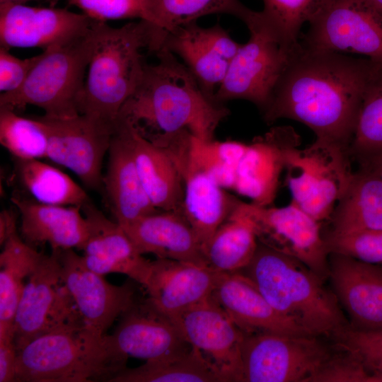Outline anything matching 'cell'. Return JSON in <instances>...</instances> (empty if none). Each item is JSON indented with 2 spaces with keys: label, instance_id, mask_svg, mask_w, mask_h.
<instances>
[{
  "label": "cell",
  "instance_id": "cell-35",
  "mask_svg": "<svg viewBox=\"0 0 382 382\" xmlns=\"http://www.w3.org/2000/svg\"><path fill=\"white\" fill-rule=\"evenodd\" d=\"M332 0H262L259 23L286 51L299 42L304 23H311Z\"/></svg>",
  "mask_w": 382,
  "mask_h": 382
},
{
  "label": "cell",
  "instance_id": "cell-38",
  "mask_svg": "<svg viewBox=\"0 0 382 382\" xmlns=\"http://www.w3.org/2000/svg\"><path fill=\"white\" fill-rule=\"evenodd\" d=\"M248 144L236 141H202L192 135L189 151L195 163L221 187L233 190L238 165Z\"/></svg>",
  "mask_w": 382,
  "mask_h": 382
},
{
  "label": "cell",
  "instance_id": "cell-26",
  "mask_svg": "<svg viewBox=\"0 0 382 382\" xmlns=\"http://www.w3.org/2000/svg\"><path fill=\"white\" fill-rule=\"evenodd\" d=\"M21 214V231L31 245L48 243L52 250H83L88 225L82 207L59 206L13 197Z\"/></svg>",
  "mask_w": 382,
  "mask_h": 382
},
{
  "label": "cell",
  "instance_id": "cell-27",
  "mask_svg": "<svg viewBox=\"0 0 382 382\" xmlns=\"http://www.w3.org/2000/svg\"><path fill=\"white\" fill-rule=\"evenodd\" d=\"M117 120L125 127L140 180L154 206L158 210L182 212L183 182L169 154L128 122Z\"/></svg>",
  "mask_w": 382,
  "mask_h": 382
},
{
  "label": "cell",
  "instance_id": "cell-2",
  "mask_svg": "<svg viewBox=\"0 0 382 382\" xmlns=\"http://www.w3.org/2000/svg\"><path fill=\"white\" fill-rule=\"evenodd\" d=\"M154 54L157 63L146 64L140 83L117 119L128 122L151 141L181 131L202 141L214 139L229 110L208 96L167 48L162 46Z\"/></svg>",
  "mask_w": 382,
  "mask_h": 382
},
{
  "label": "cell",
  "instance_id": "cell-33",
  "mask_svg": "<svg viewBox=\"0 0 382 382\" xmlns=\"http://www.w3.org/2000/svg\"><path fill=\"white\" fill-rule=\"evenodd\" d=\"M193 23L167 32L163 46L183 59L203 91L214 98L224 79L229 62L199 40Z\"/></svg>",
  "mask_w": 382,
  "mask_h": 382
},
{
  "label": "cell",
  "instance_id": "cell-37",
  "mask_svg": "<svg viewBox=\"0 0 382 382\" xmlns=\"http://www.w3.org/2000/svg\"><path fill=\"white\" fill-rule=\"evenodd\" d=\"M0 143L16 159L47 158V132L37 117H24L0 108Z\"/></svg>",
  "mask_w": 382,
  "mask_h": 382
},
{
  "label": "cell",
  "instance_id": "cell-16",
  "mask_svg": "<svg viewBox=\"0 0 382 382\" xmlns=\"http://www.w3.org/2000/svg\"><path fill=\"white\" fill-rule=\"evenodd\" d=\"M94 21L65 8L0 4V47L44 51L87 33Z\"/></svg>",
  "mask_w": 382,
  "mask_h": 382
},
{
  "label": "cell",
  "instance_id": "cell-20",
  "mask_svg": "<svg viewBox=\"0 0 382 382\" xmlns=\"http://www.w3.org/2000/svg\"><path fill=\"white\" fill-rule=\"evenodd\" d=\"M115 330L108 337L122 356L157 360L189 348L178 328L146 299L135 300L120 316Z\"/></svg>",
  "mask_w": 382,
  "mask_h": 382
},
{
  "label": "cell",
  "instance_id": "cell-48",
  "mask_svg": "<svg viewBox=\"0 0 382 382\" xmlns=\"http://www.w3.org/2000/svg\"><path fill=\"white\" fill-rule=\"evenodd\" d=\"M32 1L40 0H0V4H25V3ZM48 1V0H47Z\"/></svg>",
  "mask_w": 382,
  "mask_h": 382
},
{
  "label": "cell",
  "instance_id": "cell-29",
  "mask_svg": "<svg viewBox=\"0 0 382 382\" xmlns=\"http://www.w3.org/2000/svg\"><path fill=\"white\" fill-rule=\"evenodd\" d=\"M0 255V338L13 337L16 311L28 277L42 254L22 241L16 233L3 244Z\"/></svg>",
  "mask_w": 382,
  "mask_h": 382
},
{
  "label": "cell",
  "instance_id": "cell-32",
  "mask_svg": "<svg viewBox=\"0 0 382 382\" xmlns=\"http://www.w3.org/2000/svg\"><path fill=\"white\" fill-rule=\"evenodd\" d=\"M349 154L359 166L382 154V63L371 60Z\"/></svg>",
  "mask_w": 382,
  "mask_h": 382
},
{
  "label": "cell",
  "instance_id": "cell-8",
  "mask_svg": "<svg viewBox=\"0 0 382 382\" xmlns=\"http://www.w3.org/2000/svg\"><path fill=\"white\" fill-rule=\"evenodd\" d=\"M322 337L276 332L245 334L241 382H312L335 346Z\"/></svg>",
  "mask_w": 382,
  "mask_h": 382
},
{
  "label": "cell",
  "instance_id": "cell-36",
  "mask_svg": "<svg viewBox=\"0 0 382 382\" xmlns=\"http://www.w3.org/2000/svg\"><path fill=\"white\" fill-rule=\"evenodd\" d=\"M157 25L166 32L195 23L200 17L217 13L232 15L247 27L256 18L239 0H149Z\"/></svg>",
  "mask_w": 382,
  "mask_h": 382
},
{
  "label": "cell",
  "instance_id": "cell-41",
  "mask_svg": "<svg viewBox=\"0 0 382 382\" xmlns=\"http://www.w3.org/2000/svg\"><path fill=\"white\" fill-rule=\"evenodd\" d=\"M58 1L59 0H48L50 6H54ZM67 1L96 21L106 22L111 20L139 18L157 25L149 0H67Z\"/></svg>",
  "mask_w": 382,
  "mask_h": 382
},
{
  "label": "cell",
  "instance_id": "cell-14",
  "mask_svg": "<svg viewBox=\"0 0 382 382\" xmlns=\"http://www.w3.org/2000/svg\"><path fill=\"white\" fill-rule=\"evenodd\" d=\"M250 38L241 44L229 62L224 81L214 98L223 103L230 100H248L262 111L288 61L284 50L258 23L248 28Z\"/></svg>",
  "mask_w": 382,
  "mask_h": 382
},
{
  "label": "cell",
  "instance_id": "cell-4",
  "mask_svg": "<svg viewBox=\"0 0 382 382\" xmlns=\"http://www.w3.org/2000/svg\"><path fill=\"white\" fill-rule=\"evenodd\" d=\"M247 276L279 313L308 334L330 339L349 323L332 291L300 260L258 242Z\"/></svg>",
  "mask_w": 382,
  "mask_h": 382
},
{
  "label": "cell",
  "instance_id": "cell-13",
  "mask_svg": "<svg viewBox=\"0 0 382 382\" xmlns=\"http://www.w3.org/2000/svg\"><path fill=\"white\" fill-rule=\"evenodd\" d=\"M48 138L47 158L73 171L91 189L103 185L102 165L115 123L79 114L71 117H37Z\"/></svg>",
  "mask_w": 382,
  "mask_h": 382
},
{
  "label": "cell",
  "instance_id": "cell-3",
  "mask_svg": "<svg viewBox=\"0 0 382 382\" xmlns=\"http://www.w3.org/2000/svg\"><path fill=\"white\" fill-rule=\"evenodd\" d=\"M96 43L79 102V114L115 123L140 83L146 64L141 50L155 53L166 31L145 20L114 28L96 21Z\"/></svg>",
  "mask_w": 382,
  "mask_h": 382
},
{
  "label": "cell",
  "instance_id": "cell-12",
  "mask_svg": "<svg viewBox=\"0 0 382 382\" xmlns=\"http://www.w3.org/2000/svg\"><path fill=\"white\" fill-rule=\"evenodd\" d=\"M191 136L189 132L181 131L152 142L166 151L179 171L184 189L182 213L204 250L239 199L226 192L195 163L189 151Z\"/></svg>",
  "mask_w": 382,
  "mask_h": 382
},
{
  "label": "cell",
  "instance_id": "cell-42",
  "mask_svg": "<svg viewBox=\"0 0 382 382\" xmlns=\"http://www.w3.org/2000/svg\"><path fill=\"white\" fill-rule=\"evenodd\" d=\"M312 382H373V379L354 356L335 346Z\"/></svg>",
  "mask_w": 382,
  "mask_h": 382
},
{
  "label": "cell",
  "instance_id": "cell-17",
  "mask_svg": "<svg viewBox=\"0 0 382 382\" xmlns=\"http://www.w3.org/2000/svg\"><path fill=\"white\" fill-rule=\"evenodd\" d=\"M64 279L85 326L103 336L115 319L134 301L129 284L115 286L88 268L73 249L57 250Z\"/></svg>",
  "mask_w": 382,
  "mask_h": 382
},
{
  "label": "cell",
  "instance_id": "cell-19",
  "mask_svg": "<svg viewBox=\"0 0 382 382\" xmlns=\"http://www.w3.org/2000/svg\"><path fill=\"white\" fill-rule=\"evenodd\" d=\"M88 225V236L83 248L86 265L102 275L121 273L146 285L151 261L139 253L124 228L107 218L89 200L81 207Z\"/></svg>",
  "mask_w": 382,
  "mask_h": 382
},
{
  "label": "cell",
  "instance_id": "cell-21",
  "mask_svg": "<svg viewBox=\"0 0 382 382\" xmlns=\"http://www.w3.org/2000/svg\"><path fill=\"white\" fill-rule=\"evenodd\" d=\"M218 273L207 265L170 259L151 261L147 301L172 322L213 292Z\"/></svg>",
  "mask_w": 382,
  "mask_h": 382
},
{
  "label": "cell",
  "instance_id": "cell-23",
  "mask_svg": "<svg viewBox=\"0 0 382 382\" xmlns=\"http://www.w3.org/2000/svg\"><path fill=\"white\" fill-rule=\"evenodd\" d=\"M299 136L290 127L272 128L248 144L236 173L233 190L260 206L274 200L284 168L283 150Z\"/></svg>",
  "mask_w": 382,
  "mask_h": 382
},
{
  "label": "cell",
  "instance_id": "cell-47",
  "mask_svg": "<svg viewBox=\"0 0 382 382\" xmlns=\"http://www.w3.org/2000/svg\"><path fill=\"white\" fill-rule=\"evenodd\" d=\"M359 168L369 169L374 172L382 181V154L375 157L369 162L359 166Z\"/></svg>",
  "mask_w": 382,
  "mask_h": 382
},
{
  "label": "cell",
  "instance_id": "cell-44",
  "mask_svg": "<svg viewBox=\"0 0 382 382\" xmlns=\"http://www.w3.org/2000/svg\"><path fill=\"white\" fill-rule=\"evenodd\" d=\"M194 31L207 47L228 62L238 51L241 44L233 40L229 34L219 25L202 28L193 23Z\"/></svg>",
  "mask_w": 382,
  "mask_h": 382
},
{
  "label": "cell",
  "instance_id": "cell-45",
  "mask_svg": "<svg viewBox=\"0 0 382 382\" xmlns=\"http://www.w3.org/2000/svg\"><path fill=\"white\" fill-rule=\"evenodd\" d=\"M17 349L13 337L0 338V382H13Z\"/></svg>",
  "mask_w": 382,
  "mask_h": 382
},
{
  "label": "cell",
  "instance_id": "cell-6",
  "mask_svg": "<svg viewBox=\"0 0 382 382\" xmlns=\"http://www.w3.org/2000/svg\"><path fill=\"white\" fill-rule=\"evenodd\" d=\"M95 22L87 33L42 51L23 84L16 91L0 94V108L16 112L31 105L50 117L79 115L85 74L95 47Z\"/></svg>",
  "mask_w": 382,
  "mask_h": 382
},
{
  "label": "cell",
  "instance_id": "cell-22",
  "mask_svg": "<svg viewBox=\"0 0 382 382\" xmlns=\"http://www.w3.org/2000/svg\"><path fill=\"white\" fill-rule=\"evenodd\" d=\"M212 297L245 333L310 335L277 311L241 272L218 273Z\"/></svg>",
  "mask_w": 382,
  "mask_h": 382
},
{
  "label": "cell",
  "instance_id": "cell-43",
  "mask_svg": "<svg viewBox=\"0 0 382 382\" xmlns=\"http://www.w3.org/2000/svg\"><path fill=\"white\" fill-rule=\"evenodd\" d=\"M42 56V52L22 59L11 54L9 50L0 47L1 93L11 92L19 88Z\"/></svg>",
  "mask_w": 382,
  "mask_h": 382
},
{
  "label": "cell",
  "instance_id": "cell-7",
  "mask_svg": "<svg viewBox=\"0 0 382 382\" xmlns=\"http://www.w3.org/2000/svg\"><path fill=\"white\" fill-rule=\"evenodd\" d=\"M299 143L283 150L291 201L320 223L328 221L354 173L349 150L316 139L304 149Z\"/></svg>",
  "mask_w": 382,
  "mask_h": 382
},
{
  "label": "cell",
  "instance_id": "cell-24",
  "mask_svg": "<svg viewBox=\"0 0 382 382\" xmlns=\"http://www.w3.org/2000/svg\"><path fill=\"white\" fill-rule=\"evenodd\" d=\"M108 162L103 183L115 221L122 226L154 213L140 180L124 125L116 121L108 150Z\"/></svg>",
  "mask_w": 382,
  "mask_h": 382
},
{
  "label": "cell",
  "instance_id": "cell-40",
  "mask_svg": "<svg viewBox=\"0 0 382 382\" xmlns=\"http://www.w3.org/2000/svg\"><path fill=\"white\" fill-rule=\"evenodd\" d=\"M323 239L328 254L342 255L370 264H382V230L329 232Z\"/></svg>",
  "mask_w": 382,
  "mask_h": 382
},
{
  "label": "cell",
  "instance_id": "cell-30",
  "mask_svg": "<svg viewBox=\"0 0 382 382\" xmlns=\"http://www.w3.org/2000/svg\"><path fill=\"white\" fill-rule=\"evenodd\" d=\"M238 204L204 248L207 265L216 272L242 270L253 259L258 245L253 224Z\"/></svg>",
  "mask_w": 382,
  "mask_h": 382
},
{
  "label": "cell",
  "instance_id": "cell-1",
  "mask_svg": "<svg viewBox=\"0 0 382 382\" xmlns=\"http://www.w3.org/2000/svg\"><path fill=\"white\" fill-rule=\"evenodd\" d=\"M371 60L299 43L262 110L267 123L299 122L316 139L349 150Z\"/></svg>",
  "mask_w": 382,
  "mask_h": 382
},
{
  "label": "cell",
  "instance_id": "cell-9",
  "mask_svg": "<svg viewBox=\"0 0 382 382\" xmlns=\"http://www.w3.org/2000/svg\"><path fill=\"white\" fill-rule=\"evenodd\" d=\"M86 327L64 279L59 252L42 255L28 277L16 311L13 341L17 351L52 332Z\"/></svg>",
  "mask_w": 382,
  "mask_h": 382
},
{
  "label": "cell",
  "instance_id": "cell-39",
  "mask_svg": "<svg viewBox=\"0 0 382 382\" xmlns=\"http://www.w3.org/2000/svg\"><path fill=\"white\" fill-rule=\"evenodd\" d=\"M333 345L354 356L373 382H382V329L361 330L349 324L330 338Z\"/></svg>",
  "mask_w": 382,
  "mask_h": 382
},
{
  "label": "cell",
  "instance_id": "cell-34",
  "mask_svg": "<svg viewBox=\"0 0 382 382\" xmlns=\"http://www.w3.org/2000/svg\"><path fill=\"white\" fill-rule=\"evenodd\" d=\"M17 160V172L34 200L45 204L82 207L86 192L62 170L39 159Z\"/></svg>",
  "mask_w": 382,
  "mask_h": 382
},
{
  "label": "cell",
  "instance_id": "cell-46",
  "mask_svg": "<svg viewBox=\"0 0 382 382\" xmlns=\"http://www.w3.org/2000/svg\"><path fill=\"white\" fill-rule=\"evenodd\" d=\"M16 219L14 213L10 210H4L0 214V243L4 244L5 241L14 233L16 229Z\"/></svg>",
  "mask_w": 382,
  "mask_h": 382
},
{
  "label": "cell",
  "instance_id": "cell-10",
  "mask_svg": "<svg viewBox=\"0 0 382 382\" xmlns=\"http://www.w3.org/2000/svg\"><path fill=\"white\" fill-rule=\"evenodd\" d=\"M239 209L253 224L259 243L296 258L323 280L329 276V254L320 224L293 202L281 207L239 200Z\"/></svg>",
  "mask_w": 382,
  "mask_h": 382
},
{
  "label": "cell",
  "instance_id": "cell-18",
  "mask_svg": "<svg viewBox=\"0 0 382 382\" xmlns=\"http://www.w3.org/2000/svg\"><path fill=\"white\" fill-rule=\"evenodd\" d=\"M332 291L349 318L361 330L382 329V267L354 258L329 254Z\"/></svg>",
  "mask_w": 382,
  "mask_h": 382
},
{
  "label": "cell",
  "instance_id": "cell-31",
  "mask_svg": "<svg viewBox=\"0 0 382 382\" xmlns=\"http://www.w3.org/2000/svg\"><path fill=\"white\" fill-rule=\"evenodd\" d=\"M110 382H224L203 355L190 346L168 357L125 368Z\"/></svg>",
  "mask_w": 382,
  "mask_h": 382
},
{
  "label": "cell",
  "instance_id": "cell-49",
  "mask_svg": "<svg viewBox=\"0 0 382 382\" xmlns=\"http://www.w3.org/2000/svg\"><path fill=\"white\" fill-rule=\"evenodd\" d=\"M371 1L377 7V8L382 13V0H371Z\"/></svg>",
  "mask_w": 382,
  "mask_h": 382
},
{
  "label": "cell",
  "instance_id": "cell-15",
  "mask_svg": "<svg viewBox=\"0 0 382 382\" xmlns=\"http://www.w3.org/2000/svg\"><path fill=\"white\" fill-rule=\"evenodd\" d=\"M173 323L224 382H241L245 333L212 296L185 311Z\"/></svg>",
  "mask_w": 382,
  "mask_h": 382
},
{
  "label": "cell",
  "instance_id": "cell-28",
  "mask_svg": "<svg viewBox=\"0 0 382 382\" xmlns=\"http://www.w3.org/2000/svg\"><path fill=\"white\" fill-rule=\"evenodd\" d=\"M328 221L333 233L382 230V181L378 176L364 168L354 172Z\"/></svg>",
  "mask_w": 382,
  "mask_h": 382
},
{
  "label": "cell",
  "instance_id": "cell-5",
  "mask_svg": "<svg viewBox=\"0 0 382 382\" xmlns=\"http://www.w3.org/2000/svg\"><path fill=\"white\" fill-rule=\"evenodd\" d=\"M127 358L86 327L41 335L17 351L14 381H110Z\"/></svg>",
  "mask_w": 382,
  "mask_h": 382
},
{
  "label": "cell",
  "instance_id": "cell-11",
  "mask_svg": "<svg viewBox=\"0 0 382 382\" xmlns=\"http://www.w3.org/2000/svg\"><path fill=\"white\" fill-rule=\"evenodd\" d=\"M299 40L309 48L382 63V13L371 0H332Z\"/></svg>",
  "mask_w": 382,
  "mask_h": 382
},
{
  "label": "cell",
  "instance_id": "cell-25",
  "mask_svg": "<svg viewBox=\"0 0 382 382\" xmlns=\"http://www.w3.org/2000/svg\"><path fill=\"white\" fill-rule=\"evenodd\" d=\"M122 228L141 255L207 265L203 247L181 212L159 210Z\"/></svg>",
  "mask_w": 382,
  "mask_h": 382
}]
</instances>
